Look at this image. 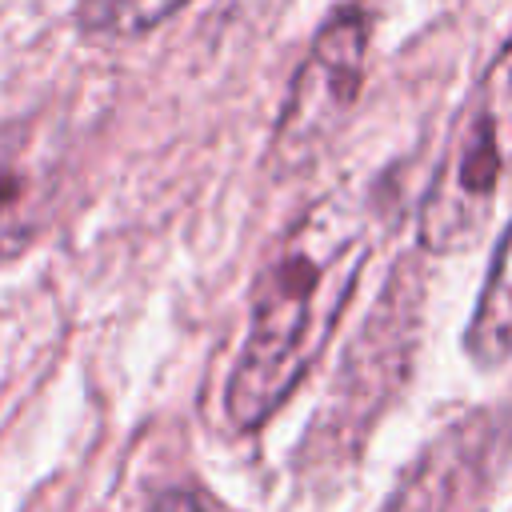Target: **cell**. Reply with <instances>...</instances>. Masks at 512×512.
<instances>
[{
  "label": "cell",
  "instance_id": "cell-6",
  "mask_svg": "<svg viewBox=\"0 0 512 512\" xmlns=\"http://www.w3.org/2000/svg\"><path fill=\"white\" fill-rule=\"evenodd\" d=\"M188 0H80L76 24L100 40H132L176 16Z\"/></svg>",
  "mask_w": 512,
  "mask_h": 512
},
{
  "label": "cell",
  "instance_id": "cell-2",
  "mask_svg": "<svg viewBox=\"0 0 512 512\" xmlns=\"http://www.w3.org/2000/svg\"><path fill=\"white\" fill-rule=\"evenodd\" d=\"M512 180V40L480 76L428 184L416 240L428 252L468 248Z\"/></svg>",
  "mask_w": 512,
  "mask_h": 512
},
{
  "label": "cell",
  "instance_id": "cell-5",
  "mask_svg": "<svg viewBox=\"0 0 512 512\" xmlns=\"http://www.w3.org/2000/svg\"><path fill=\"white\" fill-rule=\"evenodd\" d=\"M464 352L480 368H500L512 360V224L496 244L484 292L464 328Z\"/></svg>",
  "mask_w": 512,
  "mask_h": 512
},
{
  "label": "cell",
  "instance_id": "cell-3",
  "mask_svg": "<svg viewBox=\"0 0 512 512\" xmlns=\"http://www.w3.org/2000/svg\"><path fill=\"white\" fill-rule=\"evenodd\" d=\"M368 64V16L360 8H340L328 16L320 36L312 40L288 104L276 120L268 164L276 176L304 172L344 128L356 96L364 88Z\"/></svg>",
  "mask_w": 512,
  "mask_h": 512
},
{
  "label": "cell",
  "instance_id": "cell-1",
  "mask_svg": "<svg viewBox=\"0 0 512 512\" xmlns=\"http://www.w3.org/2000/svg\"><path fill=\"white\" fill-rule=\"evenodd\" d=\"M368 256V220L352 196L316 200L276 244L252 292V320L224 408L240 432L276 416L328 348Z\"/></svg>",
  "mask_w": 512,
  "mask_h": 512
},
{
  "label": "cell",
  "instance_id": "cell-4",
  "mask_svg": "<svg viewBox=\"0 0 512 512\" xmlns=\"http://www.w3.org/2000/svg\"><path fill=\"white\" fill-rule=\"evenodd\" d=\"M64 152L44 120L0 128V268L28 252L60 196Z\"/></svg>",
  "mask_w": 512,
  "mask_h": 512
}]
</instances>
